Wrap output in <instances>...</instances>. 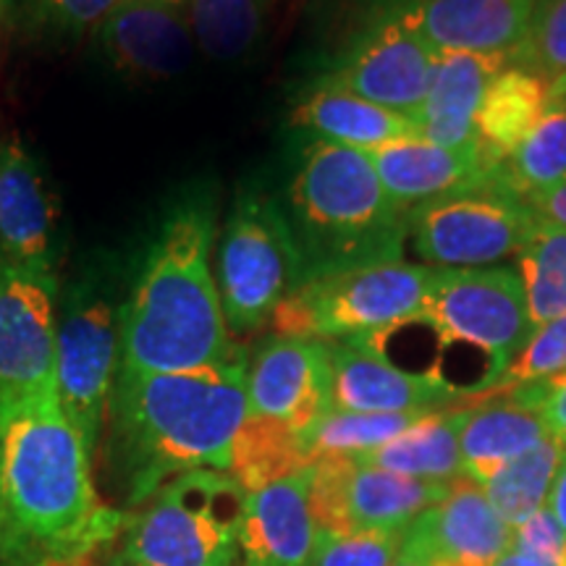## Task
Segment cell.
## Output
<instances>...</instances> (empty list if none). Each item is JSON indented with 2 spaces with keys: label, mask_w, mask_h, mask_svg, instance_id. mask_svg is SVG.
Segmentation results:
<instances>
[{
  "label": "cell",
  "mask_w": 566,
  "mask_h": 566,
  "mask_svg": "<svg viewBox=\"0 0 566 566\" xmlns=\"http://www.w3.org/2000/svg\"><path fill=\"white\" fill-rule=\"evenodd\" d=\"M126 522L97 495L92 451L59 391L0 405V535L19 566H84Z\"/></svg>",
  "instance_id": "obj_1"
},
{
  "label": "cell",
  "mask_w": 566,
  "mask_h": 566,
  "mask_svg": "<svg viewBox=\"0 0 566 566\" xmlns=\"http://www.w3.org/2000/svg\"><path fill=\"white\" fill-rule=\"evenodd\" d=\"M247 412L242 352L192 373L118 367L105 422L111 470L126 504L139 509L184 472H229L233 438Z\"/></svg>",
  "instance_id": "obj_2"
},
{
  "label": "cell",
  "mask_w": 566,
  "mask_h": 566,
  "mask_svg": "<svg viewBox=\"0 0 566 566\" xmlns=\"http://www.w3.org/2000/svg\"><path fill=\"white\" fill-rule=\"evenodd\" d=\"M216 212L187 200L168 212L129 300L118 310V367L192 373L239 352L229 336L212 273Z\"/></svg>",
  "instance_id": "obj_3"
},
{
  "label": "cell",
  "mask_w": 566,
  "mask_h": 566,
  "mask_svg": "<svg viewBox=\"0 0 566 566\" xmlns=\"http://www.w3.org/2000/svg\"><path fill=\"white\" fill-rule=\"evenodd\" d=\"M289 210L307 275L388 263L405 252L409 212L391 200L365 150L315 139L296 166Z\"/></svg>",
  "instance_id": "obj_4"
},
{
  "label": "cell",
  "mask_w": 566,
  "mask_h": 566,
  "mask_svg": "<svg viewBox=\"0 0 566 566\" xmlns=\"http://www.w3.org/2000/svg\"><path fill=\"white\" fill-rule=\"evenodd\" d=\"M244 504L229 472H184L129 514L116 554L134 566H237Z\"/></svg>",
  "instance_id": "obj_5"
},
{
  "label": "cell",
  "mask_w": 566,
  "mask_h": 566,
  "mask_svg": "<svg viewBox=\"0 0 566 566\" xmlns=\"http://www.w3.org/2000/svg\"><path fill=\"white\" fill-rule=\"evenodd\" d=\"M415 317L438 346L430 380L438 384L449 352L464 349L491 391L535 334L516 268H438Z\"/></svg>",
  "instance_id": "obj_6"
},
{
  "label": "cell",
  "mask_w": 566,
  "mask_h": 566,
  "mask_svg": "<svg viewBox=\"0 0 566 566\" xmlns=\"http://www.w3.org/2000/svg\"><path fill=\"white\" fill-rule=\"evenodd\" d=\"M433 271L405 260L307 275L273 313L279 336L342 342L373 336L420 313Z\"/></svg>",
  "instance_id": "obj_7"
},
{
  "label": "cell",
  "mask_w": 566,
  "mask_h": 566,
  "mask_svg": "<svg viewBox=\"0 0 566 566\" xmlns=\"http://www.w3.org/2000/svg\"><path fill=\"white\" fill-rule=\"evenodd\" d=\"M216 265L226 325L237 336L271 321L307 275L292 221L263 192H244L233 205Z\"/></svg>",
  "instance_id": "obj_8"
},
{
  "label": "cell",
  "mask_w": 566,
  "mask_h": 566,
  "mask_svg": "<svg viewBox=\"0 0 566 566\" xmlns=\"http://www.w3.org/2000/svg\"><path fill=\"white\" fill-rule=\"evenodd\" d=\"M537 216L499 171L483 187L420 205L407 216V242L424 263L488 268L516 254Z\"/></svg>",
  "instance_id": "obj_9"
},
{
  "label": "cell",
  "mask_w": 566,
  "mask_h": 566,
  "mask_svg": "<svg viewBox=\"0 0 566 566\" xmlns=\"http://www.w3.org/2000/svg\"><path fill=\"white\" fill-rule=\"evenodd\" d=\"M118 373V310L97 286L76 283L59 313L55 391L63 412L95 454Z\"/></svg>",
  "instance_id": "obj_10"
},
{
  "label": "cell",
  "mask_w": 566,
  "mask_h": 566,
  "mask_svg": "<svg viewBox=\"0 0 566 566\" xmlns=\"http://www.w3.org/2000/svg\"><path fill=\"white\" fill-rule=\"evenodd\" d=\"M454 483H433L380 470L359 459H317L310 464V506L328 533L405 530L441 504Z\"/></svg>",
  "instance_id": "obj_11"
},
{
  "label": "cell",
  "mask_w": 566,
  "mask_h": 566,
  "mask_svg": "<svg viewBox=\"0 0 566 566\" xmlns=\"http://www.w3.org/2000/svg\"><path fill=\"white\" fill-rule=\"evenodd\" d=\"M59 279L0 258V405L55 391Z\"/></svg>",
  "instance_id": "obj_12"
},
{
  "label": "cell",
  "mask_w": 566,
  "mask_h": 566,
  "mask_svg": "<svg viewBox=\"0 0 566 566\" xmlns=\"http://www.w3.org/2000/svg\"><path fill=\"white\" fill-rule=\"evenodd\" d=\"M436 59V48L394 11L375 21L323 82L412 122L428 97Z\"/></svg>",
  "instance_id": "obj_13"
},
{
  "label": "cell",
  "mask_w": 566,
  "mask_h": 566,
  "mask_svg": "<svg viewBox=\"0 0 566 566\" xmlns=\"http://www.w3.org/2000/svg\"><path fill=\"white\" fill-rule=\"evenodd\" d=\"M250 415L271 417L302 438L331 412L328 344L273 336L247 363Z\"/></svg>",
  "instance_id": "obj_14"
},
{
  "label": "cell",
  "mask_w": 566,
  "mask_h": 566,
  "mask_svg": "<svg viewBox=\"0 0 566 566\" xmlns=\"http://www.w3.org/2000/svg\"><path fill=\"white\" fill-rule=\"evenodd\" d=\"M512 548V527L491 506L483 488L457 480L441 504L405 530L401 554L428 566H495Z\"/></svg>",
  "instance_id": "obj_15"
},
{
  "label": "cell",
  "mask_w": 566,
  "mask_h": 566,
  "mask_svg": "<svg viewBox=\"0 0 566 566\" xmlns=\"http://www.w3.org/2000/svg\"><path fill=\"white\" fill-rule=\"evenodd\" d=\"M0 258L53 275L59 263L53 187L21 139L0 142Z\"/></svg>",
  "instance_id": "obj_16"
},
{
  "label": "cell",
  "mask_w": 566,
  "mask_h": 566,
  "mask_svg": "<svg viewBox=\"0 0 566 566\" xmlns=\"http://www.w3.org/2000/svg\"><path fill=\"white\" fill-rule=\"evenodd\" d=\"M367 158L391 200L407 212L483 187L501 166L480 145L438 147L420 137L388 142L367 150Z\"/></svg>",
  "instance_id": "obj_17"
},
{
  "label": "cell",
  "mask_w": 566,
  "mask_h": 566,
  "mask_svg": "<svg viewBox=\"0 0 566 566\" xmlns=\"http://www.w3.org/2000/svg\"><path fill=\"white\" fill-rule=\"evenodd\" d=\"M325 344L331 357V409L336 412L424 415L457 401L436 380L401 370L359 338Z\"/></svg>",
  "instance_id": "obj_18"
},
{
  "label": "cell",
  "mask_w": 566,
  "mask_h": 566,
  "mask_svg": "<svg viewBox=\"0 0 566 566\" xmlns=\"http://www.w3.org/2000/svg\"><path fill=\"white\" fill-rule=\"evenodd\" d=\"M537 0H401L399 11L436 51L514 55L527 45Z\"/></svg>",
  "instance_id": "obj_19"
},
{
  "label": "cell",
  "mask_w": 566,
  "mask_h": 566,
  "mask_svg": "<svg viewBox=\"0 0 566 566\" xmlns=\"http://www.w3.org/2000/svg\"><path fill=\"white\" fill-rule=\"evenodd\" d=\"M92 34L113 66L142 80L179 74L195 48L184 9L153 0H118Z\"/></svg>",
  "instance_id": "obj_20"
},
{
  "label": "cell",
  "mask_w": 566,
  "mask_h": 566,
  "mask_svg": "<svg viewBox=\"0 0 566 566\" xmlns=\"http://www.w3.org/2000/svg\"><path fill=\"white\" fill-rule=\"evenodd\" d=\"M310 467L247 493L239 527L242 566H307L317 543Z\"/></svg>",
  "instance_id": "obj_21"
},
{
  "label": "cell",
  "mask_w": 566,
  "mask_h": 566,
  "mask_svg": "<svg viewBox=\"0 0 566 566\" xmlns=\"http://www.w3.org/2000/svg\"><path fill=\"white\" fill-rule=\"evenodd\" d=\"M512 59L501 53L438 51L428 97L412 116L417 137L438 147L480 145L478 111L491 82Z\"/></svg>",
  "instance_id": "obj_22"
},
{
  "label": "cell",
  "mask_w": 566,
  "mask_h": 566,
  "mask_svg": "<svg viewBox=\"0 0 566 566\" xmlns=\"http://www.w3.org/2000/svg\"><path fill=\"white\" fill-rule=\"evenodd\" d=\"M551 438L541 409L525 405L514 394L467 409L459 449H462L464 478L485 485L501 467L527 454Z\"/></svg>",
  "instance_id": "obj_23"
},
{
  "label": "cell",
  "mask_w": 566,
  "mask_h": 566,
  "mask_svg": "<svg viewBox=\"0 0 566 566\" xmlns=\"http://www.w3.org/2000/svg\"><path fill=\"white\" fill-rule=\"evenodd\" d=\"M294 124L313 132L317 139L365 153L388 142L417 137L415 124L407 116L325 82L302 97L294 108Z\"/></svg>",
  "instance_id": "obj_24"
},
{
  "label": "cell",
  "mask_w": 566,
  "mask_h": 566,
  "mask_svg": "<svg viewBox=\"0 0 566 566\" xmlns=\"http://www.w3.org/2000/svg\"><path fill=\"white\" fill-rule=\"evenodd\" d=\"M554 101V90L543 76L516 66L501 71L478 111V139L488 158L504 163L541 124Z\"/></svg>",
  "instance_id": "obj_25"
},
{
  "label": "cell",
  "mask_w": 566,
  "mask_h": 566,
  "mask_svg": "<svg viewBox=\"0 0 566 566\" xmlns=\"http://www.w3.org/2000/svg\"><path fill=\"white\" fill-rule=\"evenodd\" d=\"M467 409L454 412H428L415 420L405 433L359 457V462L380 467V470L399 472V475L433 480V483H457L464 478L462 470V436Z\"/></svg>",
  "instance_id": "obj_26"
},
{
  "label": "cell",
  "mask_w": 566,
  "mask_h": 566,
  "mask_svg": "<svg viewBox=\"0 0 566 566\" xmlns=\"http://www.w3.org/2000/svg\"><path fill=\"white\" fill-rule=\"evenodd\" d=\"M307 446L296 430L271 417L247 412L231 446L229 475L247 493L283 480L310 467Z\"/></svg>",
  "instance_id": "obj_27"
},
{
  "label": "cell",
  "mask_w": 566,
  "mask_h": 566,
  "mask_svg": "<svg viewBox=\"0 0 566 566\" xmlns=\"http://www.w3.org/2000/svg\"><path fill=\"white\" fill-rule=\"evenodd\" d=\"M564 451L566 443L556 441V438H546L535 449H530L527 454L501 467L485 485H480L491 506L509 527L514 530L530 520L537 509L546 506Z\"/></svg>",
  "instance_id": "obj_28"
},
{
  "label": "cell",
  "mask_w": 566,
  "mask_h": 566,
  "mask_svg": "<svg viewBox=\"0 0 566 566\" xmlns=\"http://www.w3.org/2000/svg\"><path fill=\"white\" fill-rule=\"evenodd\" d=\"M516 273L525 286L535 331L566 315V229L537 218L522 250L516 252Z\"/></svg>",
  "instance_id": "obj_29"
},
{
  "label": "cell",
  "mask_w": 566,
  "mask_h": 566,
  "mask_svg": "<svg viewBox=\"0 0 566 566\" xmlns=\"http://www.w3.org/2000/svg\"><path fill=\"white\" fill-rule=\"evenodd\" d=\"M499 176L522 197L566 181V101L551 103L541 124L501 163Z\"/></svg>",
  "instance_id": "obj_30"
},
{
  "label": "cell",
  "mask_w": 566,
  "mask_h": 566,
  "mask_svg": "<svg viewBox=\"0 0 566 566\" xmlns=\"http://www.w3.org/2000/svg\"><path fill=\"white\" fill-rule=\"evenodd\" d=\"M195 45L216 61H237L263 32V0H187Z\"/></svg>",
  "instance_id": "obj_31"
},
{
  "label": "cell",
  "mask_w": 566,
  "mask_h": 566,
  "mask_svg": "<svg viewBox=\"0 0 566 566\" xmlns=\"http://www.w3.org/2000/svg\"><path fill=\"white\" fill-rule=\"evenodd\" d=\"M428 415V412H424ZM417 412L396 415H365V412H336L331 409L321 422L304 436L310 462L317 459H359L370 454L373 449L384 446L399 433L420 420Z\"/></svg>",
  "instance_id": "obj_32"
},
{
  "label": "cell",
  "mask_w": 566,
  "mask_h": 566,
  "mask_svg": "<svg viewBox=\"0 0 566 566\" xmlns=\"http://www.w3.org/2000/svg\"><path fill=\"white\" fill-rule=\"evenodd\" d=\"M118 0H0V17L17 30L53 38L95 32Z\"/></svg>",
  "instance_id": "obj_33"
},
{
  "label": "cell",
  "mask_w": 566,
  "mask_h": 566,
  "mask_svg": "<svg viewBox=\"0 0 566 566\" xmlns=\"http://www.w3.org/2000/svg\"><path fill=\"white\" fill-rule=\"evenodd\" d=\"M405 530H359V533L321 530L307 566H394L405 541Z\"/></svg>",
  "instance_id": "obj_34"
},
{
  "label": "cell",
  "mask_w": 566,
  "mask_h": 566,
  "mask_svg": "<svg viewBox=\"0 0 566 566\" xmlns=\"http://www.w3.org/2000/svg\"><path fill=\"white\" fill-rule=\"evenodd\" d=\"M527 51L558 101H566V0H541L535 6Z\"/></svg>",
  "instance_id": "obj_35"
},
{
  "label": "cell",
  "mask_w": 566,
  "mask_h": 566,
  "mask_svg": "<svg viewBox=\"0 0 566 566\" xmlns=\"http://www.w3.org/2000/svg\"><path fill=\"white\" fill-rule=\"evenodd\" d=\"M562 373H566V315L535 331L525 349L520 352V357L514 359L504 378H501V384L495 386V391L535 384V380H548Z\"/></svg>",
  "instance_id": "obj_36"
},
{
  "label": "cell",
  "mask_w": 566,
  "mask_h": 566,
  "mask_svg": "<svg viewBox=\"0 0 566 566\" xmlns=\"http://www.w3.org/2000/svg\"><path fill=\"white\" fill-rule=\"evenodd\" d=\"M512 548L541 566H566V533L546 506L512 530Z\"/></svg>",
  "instance_id": "obj_37"
},
{
  "label": "cell",
  "mask_w": 566,
  "mask_h": 566,
  "mask_svg": "<svg viewBox=\"0 0 566 566\" xmlns=\"http://www.w3.org/2000/svg\"><path fill=\"white\" fill-rule=\"evenodd\" d=\"M512 391L520 396V399H525L527 405L541 409L543 422H546L551 438L566 443V373L548 380L514 386Z\"/></svg>",
  "instance_id": "obj_38"
},
{
  "label": "cell",
  "mask_w": 566,
  "mask_h": 566,
  "mask_svg": "<svg viewBox=\"0 0 566 566\" xmlns=\"http://www.w3.org/2000/svg\"><path fill=\"white\" fill-rule=\"evenodd\" d=\"M525 202L541 221L558 226V229H566V181L556 184V187L541 189V192L527 195Z\"/></svg>",
  "instance_id": "obj_39"
},
{
  "label": "cell",
  "mask_w": 566,
  "mask_h": 566,
  "mask_svg": "<svg viewBox=\"0 0 566 566\" xmlns=\"http://www.w3.org/2000/svg\"><path fill=\"white\" fill-rule=\"evenodd\" d=\"M546 509L554 514V520L558 522V527L566 533V451L562 464H558L554 488H551V495L546 501Z\"/></svg>",
  "instance_id": "obj_40"
},
{
  "label": "cell",
  "mask_w": 566,
  "mask_h": 566,
  "mask_svg": "<svg viewBox=\"0 0 566 566\" xmlns=\"http://www.w3.org/2000/svg\"><path fill=\"white\" fill-rule=\"evenodd\" d=\"M495 566H541V564H535L533 558L530 556H525V554H520V551H514V548H509L504 556L499 558V562H495Z\"/></svg>",
  "instance_id": "obj_41"
},
{
  "label": "cell",
  "mask_w": 566,
  "mask_h": 566,
  "mask_svg": "<svg viewBox=\"0 0 566 566\" xmlns=\"http://www.w3.org/2000/svg\"><path fill=\"white\" fill-rule=\"evenodd\" d=\"M0 566H19V562L13 558V554L9 551V546H6L3 535H0Z\"/></svg>",
  "instance_id": "obj_42"
},
{
  "label": "cell",
  "mask_w": 566,
  "mask_h": 566,
  "mask_svg": "<svg viewBox=\"0 0 566 566\" xmlns=\"http://www.w3.org/2000/svg\"><path fill=\"white\" fill-rule=\"evenodd\" d=\"M394 566H424L420 558H415V556H409V554H401L399 551V558H396V564Z\"/></svg>",
  "instance_id": "obj_43"
},
{
  "label": "cell",
  "mask_w": 566,
  "mask_h": 566,
  "mask_svg": "<svg viewBox=\"0 0 566 566\" xmlns=\"http://www.w3.org/2000/svg\"><path fill=\"white\" fill-rule=\"evenodd\" d=\"M103 566H134V564H129V562H126V558H122L118 554H113V556L105 558Z\"/></svg>",
  "instance_id": "obj_44"
},
{
  "label": "cell",
  "mask_w": 566,
  "mask_h": 566,
  "mask_svg": "<svg viewBox=\"0 0 566 566\" xmlns=\"http://www.w3.org/2000/svg\"><path fill=\"white\" fill-rule=\"evenodd\" d=\"M153 3H166V6H174V9H184L187 0H153Z\"/></svg>",
  "instance_id": "obj_45"
}]
</instances>
